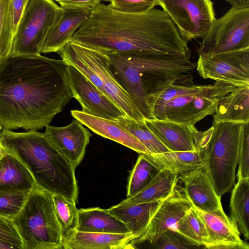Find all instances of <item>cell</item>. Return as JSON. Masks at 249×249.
<instances>
[{
  "instance_id": "obj_1",
  "label": "cell",
  "mask_w": 249,
  "mask_h": 249,
  "mask_svg": "<svg viewBox=\"0 0 249 249\" xmlns=\"http://www.w3.org/2000/svg\"><path fill=\"white\" fill-rule=\"evenodd\" d=\"M73 98L68 64L41 54L9 56L0 65V124L37 130Z\"/></svg>"
},
{
  "instance_id": "obj_2",
  "label": "cell",
  "mask_w": 249,
  "mask_h": 249,
  "mask_svg": "<svg viewBox=\"0 0 249 249\" xmlns=\"http://www.w3.org/2000/svg\"><path fill=\"white\" fill-rule=\"evenodd\" d=\"M71 40L105 53H190L188 42L167 13L154 8L141 14L122 12L101 2Z\"/></svg>"
},
{
  "instance_id": "obj_3",
  "label": "cell",
  "mask_w": 249,
  "mask_h": 249,
  "mask_svg": "<svg viewBox=\"0 0 249 249\" xmlns=\"http://www.w3.org/2000/svg\"><path fill=\"white\" fill-rule=\"evenodd\" d=\"M111 70L145 119H153L155 98L178 80L191 74L196 63L186 54L107 53Z\"/></svg>"
},
{
  "instance_id": "obj_4",
  "label": "cell",
  "mask_w": 249,
  "mask_h": 249,
  "mask_svg": "<svg viewBox=\"0 0 249 249\" xmlns=\"http://www.w3.org/2000/svg\"><path fill=\"white\" fill-rule=\"evenodd\" d=\"M0 142L26 167L37 186L77 203L79 191L75 168L43 133L36 130L17 132L3 128Z\"/></svg>"
},
{
  "instance_id": "obj_5",
  "label": "cell",
  "mask_w": 249,
  "mask_h": 249,
  "mask_svg": "<svg viewBox=\"0 0 249 249\" xmlns=\"http://www.w3.org/2000/svg\"><path fill=\"white\" fill-rule=\"evenodd\" d=\"M246 124L213 121L211 127L197 133L196 147L204 150L203 165L220 197L234 185Z\"/></svg>"
},
{
  "instance_id": "obj_6",
  "label": "cell",
  "mask_w": 249,
  "mask_h": 249,
  "mask_svg": "<svg viewBox=\"0 0 249 249\" xmlns=\"http://www.w3.org/2000/svg\"><path fill=\"white\" fill-rule=\"evenodd\" d=\"M58 53L68 65L81 72L107 96L126 117L140 123L145 118L114 76L108 55L70 40Z\"/></svg>"
},
{
  "instance_id": "obj_7",
  "label": "cell",
  "mask_w": 249,
  "mask_h": 249,
  "mask_svg": "<svg viewBox=\"0 0 249 249\" xmlns=\"http://www.w3.org/2000/svg\"><path fill=\"white\" fill-rule=\"evenodd\" d=\"M11 221L22 249H63L52 194L36 185Z\"/></svg>"
},
{
  "instance_id": "obj_8",
  "label": "cell",
  "mask_w": 249,
  "mask_h": 249,
  "mask_svg": "<svg viewBox=\"0 0 249 249\" xmlns=\"http://www.w3.org/2000/svg\"><path fill=\"white\" fill-rule=\"evenodd\" d=\"M236 87L221 81L213 85L189 84L180 94L154 112L153 119L195 126L205 117L213 114L220 99Z\"/></svg>"
},
{
  "instance_id": "obj_9",
  "label": "cell",
  "mask_w": 249,
  "mask_h": 249,
  "mask_svg": "<svg viewBox=\"0 0 249 249\" xmlns=\"http://www.w3.org/2000/svg\"><path fill=\"white\" fill-rule=\"evenodd\" d=\"M63 11L54 0H30L18 23L10 56L41 54L49 31Z\"/></svg>"
},
{
  "instance_id": "obj_10",
  "label": "cell",
  "mask_w": 249,
  "mask_h": 249,
  "mask_svg": "<svg viewBox=\"0 0 249 249\" xmlns=\"http://www.w3.org/2000/svg\"><path fill=\"white\" fill-rule=\"evenodd\" d=\"M202 39L198 55L249 49V6L232 7Z\"/></svg>"
},
{
  "instance_id": "obj_11",
  "label": "cell",
  "mask_w": 249,
  "mask_h": 249,
  "mask_svg": "<svg viewBox=\"0 0 249 249\" xmlns=\"http://www.w3.org/2000/svg\"><path fill=\"white\" fill-rule=\"evenodd\" d=\"M157 5L162 8L187 42L203 38L216 19L211 0H157Z\"/></svg>"
},
{
  "instance_id": "obj_12",
  "label": "cell",
  "mask_w": 249,
  "mask_h": 249,
  "mask_svg": "<svg viewBox=\"0 0 249 249\" xmlns=\"http://www.w3.org/2000/svg\"><path fill=\"white\" fill-rule=\"evenodd\" d=\"M196 70L204 79L249 86V49L199 54Z\"/></svg>"
},
{
  "instance_id": "obj_13",
  "label": "cell",
  "mask_w": 249,
  "mask_h": 249,
  "mask_svg": "<svg viewBox=\"0 0 249 249\" xmlns=\"http://www.w3.org/2000/svg\"><path fill=\"white\" fill-rule=\"evenodd\" d=\"M192 207L181 186H178L177 184L173 192L157 209L144 231L130 241V249L143 248L154 242L168 229L174 228L177 222Z\"/></svg>"
},
{
  "instance_id": "obj_14",
  "label": "cell",
  "mask_w": 249,
  "mask_h": 249,
  "mask_svg": "<svg viewBox=\"0 0 249 249\" xmlns=\"http://www.w3.org/2000/svg\"><path fill=\"white\" fill-rule=\"evenodd\" d=\"M70 84L73 93L84 112L112 120L125 115L107 96L73 66L68 65Z\"/></svg>"
},
{
  "instance_id": "obj_15",
  "label": "cell",
  "mask_w": 249,
  "mask_h": 249,
  "mask_svg": "<svg viewBox=\"0 0 249 249\" xmlns=\"http://www.w3.org/2000/svg\"><path fill=\"white\" fill-rule=\"evenodd\" d=\"M45 127L44 136L75 169L84 157L91 134L76 119L65 126Z\"/></svg>"
},
{
  "instance_id": "obj_16",
  "label": "cell",
  "mask_w": 249,
  "mask_h": 249,
  "mask_svg": "<svg viewBox=\"0 0 249 249\" xmlns=\"http://www.w3.org/2000/svg\"><path fill=\"white\" fill-rule=\"evenodd\" d=\"M195 209L204 223L208 233L205 249H249L248 243L240 238L236 224L224 213L222 207L208 212Z\"/></svg>"
},
{
  "instance_id": "obj_17",
  "label": "cell",
  "mask_w": 249,
  "mask_h": 249,
  "mask_svg": "<svg viewBox=\"0 0 249 249\" xmlns=\"http://www.w3.org/2000/svg\"><path fill=\"white\" fill-rule=\"evenodd\" d=\"M178 180L195 209L208 212L222 207L221 197L217 195L204 165L179 174Z\"/></svg>"
},
{
  "instance_id": "obj_18",
  "label": "cell",
  "mask_w": 249,
  "mask_h": 249,
  "mask_svg": "<svg viewBox=\"0 0 249 249\" xmlns=\"http://www.w3.org/2000/svg\"><path fill=\"white\" fill-rule=\"evenodd\" d=\"M62 8L63 13L49 31L41 53H57L59 51L87 20L91 10L84 7Z\"/></svg>"
},
{
  "instance_id": "obj_19",
  "label": "cell",
  "mask_w": 249,
  "mask_h": 249,
  "mask_svg": "<svg viewBox=\"0 0 249 249\" xmlns=\"http://www.w3.org/2000/svg\"><path fill=\"white\" fill-rule=\"evenodd\" d=\"M72 117L96 134L120 143L135 152L150 154L135 136L116 121L94 116L82 110H71Z\"/></svg>"
},
{
  "instance_id": "obj_20",
  "label": "cell",
  "mask_w": 249,
  "mask_h": 249,
  "mask_svg": "<svg viewBox=\"0 0 249 249\" xmlns=\"http://www.w3.org/2000/svg\"><path fill=\"white\" fill-rule=\"evenodd\" d=\"M151 131L170 151H191L197 149L195 126L155 119H145Z\"/></svg>"
},
{
  "instance_id": "obj_21",
  "label": "cell",
  "mask_w": 249,
  "mask_h": 249,
  "mask_svg": "<svg viewBox=\"0 0 249 249\" xmlns=\"http://www.w3.org/2000/svg\"><path fill=\"white\" fill-rule=\"evenodd\" d=\"M215 122L249 124V86L236 87L218 101Z\"/></svg>"
},
{
  "instance_id": "obj_22",
  "label": "cell",
  "mask_w": 249,
  "mask_h": 249,
  "mask_svg": "<svg viewBox=\"0 0 249 249\" xmlns=\"http://www.w3.org/2000/svg\"><path fill=\"white\" fill-rule=\"evenodd\" d=\"M164 199L138 204L119 203L107 210L126 226L135 238L146 228Z\"/></svg>"
},
{
  "instance_id": "obj_23",
  "label": "cell",
  "mask_w": 249,
  "mask_h": 249,
  "mask_svg": "<svg viewBox=\"0 0 249 249\" xmlns=\"http://www.w3.org/2000/svg\"><path fill=\"white\" fill-rule=\"evenodd\" d=\"M131 232L110 233L76 231L63 249H128Z\"/></svg>"
},
{
  "instance_id": "obj_24",
  "label": "cell",
  "mask_w": 249,
  "mask_h": 249,
  "mask_svg": "<svg viewBox=\"0 0 249 249\" xmlns=\"http://www.w3.org/2000/svg\"><path fill=\"white\" fill-rule=\"evenodd\" d=\"M77 231L110 233H125L130 231L107 209L99 207L80 209L78 211Z\"/></svg>"
},
{
  "instance_id": "obj_25",
  "label": "cell",
  "mask_w": 249,
  "mask_h": 249,
  "mask_svg": "<svg viewBox=\"0 0 249 249\" xmlns=\"http://www.w3.org/2000/svg\"><path fill=\"white\" fill-rule=\"evenodd\" d=\"M36 185L31 173L14 156L8 153L0 160V191L30 192Z\"/></svg>"
},
{
  "instance_id": "obj_26",
  "label": "cell",
  "mask_w": 249,
  "mask_h": 249,
  "mask_svg": "<svg viewBox=\"0 0 249 249\" xmlns=\"http://www.w3.org/2000/svg\"><path fill=\"white\" fill-rule=\"evenodd\" d=\"M146 158L160 170L167 169L178 175L204 165V150L197 148L191 151H173L145 154Z\"/></svg>"
},
{
  "instance_id": "obj_27",
  "label": "cell",
  "mask_w": 249,
  "mask_h": 249,
  "mask_svg": "<svg viewBox=\"0 0 249 249\" xmlns=\"http://www.w3.org/2000/svg\"><path fill=\"white\" fill-rule=\"evenodd\" d=\"M178 175L170 170L162 169L142 190L120 202V204H138L163 199L174 191Z\"/></svg>"
},
{
  "instance_id": "obj_28",
  "label": "cell",
  "mask_w": 249,
  "mask_h": 249,
  "mask_svg": "<svg viewBox=\"0 0 249 249\" xmlns=\"http://www.w3.org/2000/svg\"><path fill=\"white\" fill-rule=\"evenodd\" d=\"M230 218L240 234L249 239V178H239L230 199Z\"/></svg>"
},
{
  "instance_id": "obj_29",
  "label": "cell",
  "mask_w": 249,
  "mask_h": 249,
  "mask_svg": "<svg viewBox=\"0 0 249 249\" xmlns=\"http://www.w3.org/2000/svg\"><path fill=\"white\" fill-rule=\"evenodd\" d=\"M52 197L64 246L77 231L78 209L74 201L63 196L53 194Z\"/></svg>"
},
{
  "instance_id": "obj_30",
  "label": "cell",
  "mask_w": 249,
  "mask_h": 249,
  "mask_svg": "<svg viewBox=\"0 0 249 249\" xmlns=\"http://www.w3.org/2000/svg\"><path fill=\"white\" fill-rule=\"evenodd\" d=\"M174 228L191 241L205 249L208 233L204 223L193 207L177 222Z\"/></svg>"
},
{
  "instance_id": "obj_31",
  "label": "cell",
  "mask_w": 249,
  "mask_h": 249,
  "mask_svg": "<svg viewBox=\"0 0 249 249\" xmlns=\"http://www.w3.org/2000/svg\"><path fill=\"white\" fill-rule=\"evenodd\" d=\"M145 156L140 153L131 171L127 186V197L133 196L144 188L160 171Z\"/></svg>"
},
{
  "instance_id": "obj_32",
  "label": "cell",
  "mask_w": 249,
  "mask_h": 249,
  "mask_svg": "<svg viewBox=\"0 0 249 249\" xmlns=\"http://www.w3.org/2000/svg\"><path fill=\"white\" fill-rule=\"evenodd\" d=\"M115 121L144 145L150 154L170 151L151 131L145 122L140 123L126 116Z\"/></svg>"
},
{
  "instance_id": "obj_33",
  "label": "cell",
  "mask_w": 249,
  "mask_h": 249,
  "mask_svg": "<svg viewBox=\"0 0 249 249\" xmlns=\"http://www.w3.org/2000/svg\"><path fill=\"white\" fill-rule=\"evenodd\" d=\"M11 0H0V65L11 54L14 37Z\"/></svg>"
},
{
  "instance_id": "obj_34",
  "label": "cell",
  "mask_w": 249,
  "mask_h": 249,
  "mask_svg": "<svg viewBox=\"0 0 249 249\" xmlns=\"http://www.w3.org/2000/svg\"><path fill=\"white\" fill-rule=\"evenodd\" d=\"M145 248L156 249L201 248L187 238L174 227L168 229L161 234L154 242L146 245Z\"/></svg>"
},
{
  "instance_id": "obj_35",
  "label": "cell",
  "mask_w": 249,
  "mask_h": 249,
  "mask_svg": "<svg viewBox=\"0 0 249 249\" xmlns=\"http://www.w3.org/2000/svg\"><path fill=\"white\" fill-rule=\"evenodd\" d=\"M29 192L21 190L0 191V216L11 220L21 210Z\"/></svg>"
},
{
  "instance_id": "obj_36",
  "label": "cell",
  "mask_w": 249,
  "mask_h": 249,
  "mask_svg": "<svg viewBox=\"0 0 249 249\" xmlns=\"http://www.w3.org/2000/svg\"><path fill=\"white\" fill-rule=\"evenodd\" d=\"M112 8L124 13L141 14L157 5V0H105Z\"/></svg>"
},
{
  "instance_id": "obj_37",
  "label": "cell",
  "mask_w": 249,
  "mask_h": 249,
  "mask_svg": "<svg viewBox=\"0 0 249 249\" xmlns=\"http://www.w3.org/2000/svg\"><path fill=\"white\" fill-rule=\"evenodd\" d=\"M237 177L249 178V124L246 125L241 140Z\"/></svg>"
},
{
  "instance_id": "obj_38",
  "label": "cell",
  "mask_w": 249,
  "mask_h": 249,
  "mask_svg": "<svg viewBox=\"0 0 249 249\" xmlns=\"http://www.w3.org/2000/svg\"><path fill=\"white\" fill-rule=\"evenodd\" d=\"M0 239L6 241L15 249H22L20 236L11 220L0 216Z\"/></svg>"
},
{
  "instance_id": "obj_39",
  "label": "cell",
  "mask_w": 249,
  "mask_h": 249,
  "mask_svg": "<svg viewBox=\"0 0 249 249\" xmlns=\"http://www.w3.org/2000/svg\"><path fill=\"white\" fill-rule=\"evenodd\" d=\"M29 1L30 0H11V12L14 36L18 23Z\"/></svg>"
},
{
  "instance_id": "obj_40",
  "label": "cell",
  "mask_w": 249,
  "mask_h": 249,
  "mask_svg": "<svg viewBox=\"0 0 249 249\" xmlns=\"http://www.w3.org/2000/svg\"><path fill=\"white\" fill-rule=\"evenodd\" d=\"M101 0H58L61 7H84L91 9L100 3Z\"/></svg>"
},
{
  "instance_id": "obj_41",
  "label": "cell",
  "mask_w": 249,
  "mask_h": 249,
  "mask_svg": "<svg viewBox=\"0 0 249 249\" xmlns=\"http://www.w3.org/2000/svg\"><path fill=\"white\" fill-rule=\"evenodd\" d=\"M230 3L232 7H243L249 6V0H219Z\"/></svg>"
},
{
  "instance_id": "obj_42",
  "label": "cell",
  "mask_w": 249,
  "mask_h": 249,
  "mask_svg": "<svg viewBox=\"0 0 249 249\" xmlns=\"http://www.w3.org/2000/svg\"><path fill=\"white\" fill-rule=\"evenodd\" d=\"M15 249L10 243L0 239V249Z\"/></svg>"
},
{
  "instance_id": "obj_43",
  "label": "cell",
  "mask_w": 249,
  "mask_h": 249,
  "mask_svg": "<svg viewBox=\"0 0 249 249\" xmlns=\"http://www.w3.org/2000/svg\"><path fill=\"white\" fill-rule=\"evenodd\" d=\"M8 152L0 142V160Z\"/></svg>"
},
{
  "instance_id": "obj_44",
  "label": "cell",
  "mask_w": 249,
  "mask_h": 249,
  "mask_svg": "<svg viewBox=\"0 0 249 249\" xmlns=\"http://www.w3.org/2000/svg\"><path fill=\"white\" fill-rule=\"evenodd\" d=\"M1 129H2V126H1V125L0 124V132L1 131Z\"/></svg>"
},
{
  "instance_id": "obj_45",
  "label": "cell",
  "mask_w": 249,
  "mask_h": 249,
  "mask_svg": "<svg viewBox=\"0 0 249 249\" xmlns=\"http://www.w3.org/2000/svg\"><path fill=\"white\" fill-rule=\"evenodd\" d=\"M54 0L57 1L58 0Z\"/></svg>"
}]
</instances>
